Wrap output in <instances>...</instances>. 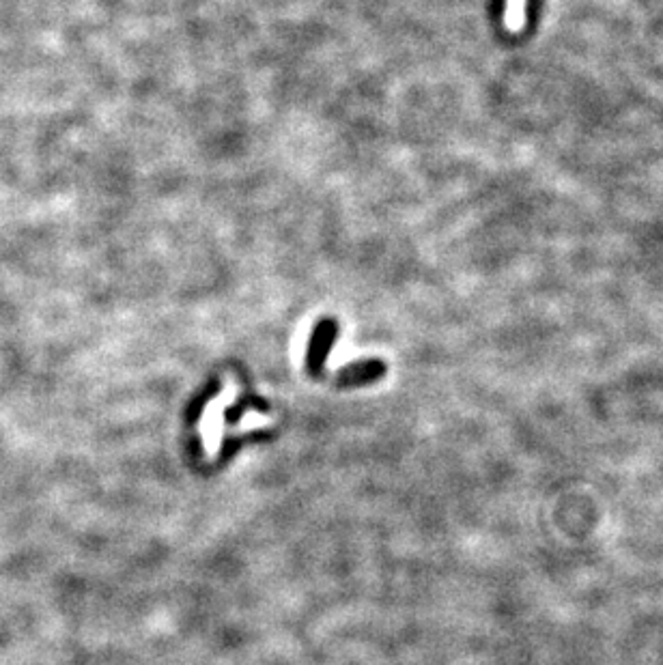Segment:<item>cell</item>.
I'll list each match as a JSON object with an SVG mask.
<instances>
[{"label": "cell", "mask_w": 663, "mask_h": 665, "mask_svg": "<svg viewBox=\"0 0 663 665\" xmlns=\"http://www.w3.org/2000/svg\"><path fill=\"white\" fill-rule=\"evenodd\" d=\"M526 7L528 0H506L504 9V26L511 33H519L526 26Z\"/></svg>", "instance_id": "cell-1"}]
</instances>
